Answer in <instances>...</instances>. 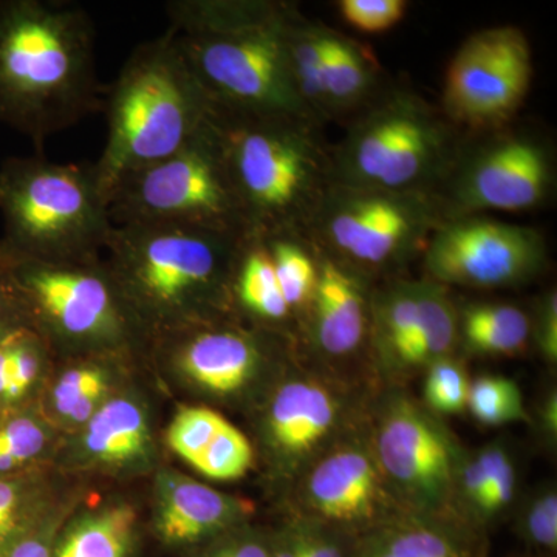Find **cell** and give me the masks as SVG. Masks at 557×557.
I'll use <instances>...</instances> for the list:
<instances>
[{"mask_svg":"<svg viewBox=\"0 0 557 557\" xmlns=\"http://www.w3.org/2000/svg\"><path fill=\"white\" fill-rule=\"evenodd\" d=\"M372 450L388 490L412 512L440 516L456 491L463 457L448 428L426 406L408 397L388 399Z\"/></svg>","mask_w":557,"mask_h":557,"instance_id":"30bf717a","label":"cell"},{"mask_svg":"<svg viewBox=\"0 0 557 557\" xmlns=\"http://www.w3.org/2000/svg\"><path fill=\"white\" fill-rule=\"evenodd\" d=\"M520 533L531 547L555 552L557 547V494L541 491L528 504L520 522Z\"/></svg>","mask_w":557,"mask_h":557,"instance_id":"d590c367","label":"cell"},{"mask_svg":"<svg viewBox=\"0 0 557 557\" xmlns=\"http://www.w3.org/2000/svg\"><path fill=\"white\" fill-rule=\"evenodd\" d=\"M467 408L475 420L490 426L528 420L522 392L507 376L485 375L472 381Z\"/></svg>","mask_w":557,"mask_h":557,"instance_id":"f546056e","label":"cell"},{"mask_svg":"<svg viewBox=\"0 0 557 557\" xmlns=\"http://www.w3.org/2000/svg\"><path fill=\"white\" fill-rule=\"evenodd\" d=\"M39 341L24 325L0 339V398L14 401L32 386L40 368Z\"/></svg>","mask_w":557,"mask_h":557,"instance_id":"f1b7e54d","label":"cell"},{"mask_svg":"<svg viewBox=\"0 0 557 557\" xmlns=\"http://www.w3.org/2000/svg\"><path fill=\"white\" fill-rule=\"evenodd\" d=\"M304 557H348V548L336 530L322 523H300Z\"/></svg>","mask_w":557,"mask_h":557,"instance_id":"ab89813d","label":"cell"},{"mask_svg":"<svg viewBox=\"0 0 557 557\" xmlns=\"http://www.w3.org/2000/svg\"><path fill=\"white\" fill-rule=\"evenodd\" d=\"M252 457L251 443L226 421L193 467L209 479L236 480L247 474Z\"/></svg>","mask_w":557,"mask_h":557,"instance_id":"1f68e13d","label":"cell"},{"mask_svg":"<svg viewBox=\"0 0 557 557\" xmlns=\"http://www.w3.org/2000/svg\"><path fill=\"white\" fill-rule=\"evenodd\" d=\"M469 381L467 370L453 358L440 359L429 366L424 381V406L432 413H457L468 405Z\"/></svg>","mask_w":557,"mask_h":557,"instance_id":"d6a6232c","label":"cell"},{"mask_svg":"<svg viewBox=\"0 0 557 557\" xmlns=\"http://www.w3.org/2000/svg\"><path fill=\"white\" fill-rule=\"evenodd\" d=\"M530 319L518 307L482 304L469 307L458 319V333L472 351L509 355L522 350L530 336Z\"/></svg>","mask_w":557,"mask_h":557,"instance_id":"cb8c5ba5","label":"cell"},{"mask_svg":"<svg viewBox=\"0 0 557 557\" xmlns=\"http://www.w3.org/2000/svg\"><path fill=\"white\" fill-rule=\"evenodd\" d=\"M388 486L372 448L343 445L311 468L306 497L314 522L364 533L388 518ZM394 518V516H392Z\"/></svg>","mask_w":557,"mask_h":557,"instance_id":"4fadbf2b","label":"cell"},{"mask_svg":"<svg viewBox=\"0 0 557 557\" xmlns=\"http://www.w3.org/2000/svg\"><path fill=\"white\" fill-rule=\"evenodd\" d=\"M423 212L399 193L357 189L336 201L327 219L330 240L358 262L381 265L416 242Z\"/></svg>","mask_w":557,"mask_h":557,"instance_id":"5bb4252c","label":"cell"},{"mask_svg":"<svg viewBox=\"0 0 557 557\" xmlns=\"http://www.w3.org/2000/svg\"><path fill=\"white\" fill-rule=\"evenodd\" d=\"M230 276L242 309L267 322L288 318L292 310L278 287L269 249L259 233L248 231L237 240Z\"/></svg>","mask_w":557,"mask_h":557,"instance_id":"44dd1931","label":"cell"},{"mask_svg":"<svg viewBox=\"0 0 557 557\" xmlns=\"http://www.w3.org/2000/svg\"><path fill=\"white\" fill-rule=\"evenodd\" d=\"M106 379L104 370L95 364L67 370L54 387V408L73 423L89 421L108 391Z\"/></svg>","mask_w":557,"mask_h":557,"instance_id":"4dcf8cb0","label":"cell"},{"mask_svg":"<svg viewBox=\"0 0 557 557\" xmlns=\"http://www.w3.org/2000/svg\"><path fill=\"white\" fill-rule=\"evenodd\" d=\"M341 421L335 392L314 379L287 381L271 399L267 428L271 445L288 461L314 456Z\"/></svg>","mask_w":557,"mask_h":557,"instance_id":"2e32d148","label":"cell"},{"mask_svg":"<svg viewBox=\"0 0 557 557\" xmlns=\"http://www.w3.org/2000/svg\"><path fill=\"white\" fill-rule=\"evenodd\" d=\"M271 557H304V542L299 525L281 531L270 539Z\"/></svg>","mask_w":557,"mask_h":557,"instance_id":"f6af8a7d","label":"cell"},{"mask_svg":"<svg viewBox=\"0 0 557 557\" xmlns=\"http://www.w3.org/2000/svg\"><path fill=\"white\" fill-rule=\"evenodd\" d=\"M544 424L547 428L548 432H553L556 434L557 428V401L556 394H553V397L547 399L544 408Z\"/></svg>","mask_w":557,"mask_h":557,"instance_id":"bcb514c9","label":"cell"},{"mask_svg":"<svg viewBox=\"0 0 557 557\" xmlns=\"http://www.w3.org/2000/svg\"><path fill=\"white\" fill-rule=\"evenodd\" d=\"M108 211L113 226H186L228 236L249 231L209 120L174 156L120 180Z\"/></svg>","mask_w":557,"mask_h":557,"instance_id":"52a82bcc","label":"cell"},{"mask_svg":"<svg viewBox=\"0 0 557 557\" xmlns=\"http://www.w3.org/2000/svg\"><path fill=\"white\" fill-rule=\"evenodd\" d=\"M533 76L530 44L518 28L471 36L450 62L445 104L454 119L487 126L511 116L525 100Z\"/></svg>","mask_w":557,"mask_h":557,"instance_id":"8fae6325","label":"cell"},{"mask_svg":"<svg viewBox=\"0 0 557 557\" xmlns=\"http://www.w3.org/2000/svg\"><path fill=\"white\" fill-rule=\"evenodd\" d=\"M251 511V502L219 493L185 475L160 478L157 528L168 544H196L223 536Z\"/></svg>","mask_w":557,"mask_h":557,"instance_id":"e0dca14e","label":"cell"},{"mask_svg":"<svg viewBox=\"0 0 557 557\" xmlns=\"http://www.w3.org/2000/svg\"><path fill=\"white\" fill-rule=\"evenodd\" d=\"M170 30L212 109L302 121L307 110L289 69L285 7L267 2L172 0Z\"/></svg>","mask_w":557,"mask_h":557,"instance_id":"7a4b0ae2","label":"cell"},{"mask_svg":"<svg viewBox=\"0 0 557 557\" xmlns=\"http://www.w3.org/2000/svg\"><path fill=\"white\" fill-rule=\"evenodd\" d=\"M260 236L269 249L278 287L289 310L309 304L318 282V269L313 260L288 236V231Z\"/></svg>","mask_w":557,"mask_h":557,"instance_id":"83f0119b","label":"cell"},{"mask_svg":"<svg viewBox=\"0 0 557 557\" xmlns=\"http://www.w3.org/2000/svg\"><path fill=\"white\" fill-rule=\"evenodd\" d=\"M448 149V129L426 106L395 98L359 121L341 168L355 189L399 193L437 172Z\"/></svg>","mask_w":557,"mask_h":557,"instance_id":"9c48e42d","label":"cell"},{"mask_svg":"<svg viewBox=\"0 0 557 557\" xmlns=\"http://www.w3.org/2000/svg\"><path fill=\"white\" fill-rule=\"evenodd\" d=\"M178 368L194 383L215 395H231L247 386L262 364L259 339L231 327H199L175 347Z\"/></svg>","mask_w":557,"mask_h":557,"instance_id":"ac0fdd59","label":"cell"},{"mask_svg":"<svg viewBox=\"0 0 557 557\" xmlns=\"http://www.w3.org/2000/svg\"><path fill=\"white\" fill-rule=\"evenodd\" d=\"M242 236L186 226L121 225L110 231L104 251L132 314L182 322L209 306L226 284Z\"/></svg>","mask_w":557,"mask_h":557,"instance_id":"5b68a950","label":"cell"},{"mask_svg":"<svg viewBox=\"0 0 557 557\" xmlns=\"http://www.w3.org/2000/svg\"><path fill=\"white\" fill-rule=\"evenodd\" d=\"M102 109L108 143L94 168L108 201L120 180L193 141L207 127L212 104L168 28L132 51L106 87Z\"/></svg>","mask_w":557,"mask_h":557,"instance_id":"3957f363","label":"cell"},{"mask_svg":"<svg viewBox=\"0 0 557 557\" xmlns=\"http://www.w3.org/2000/svg\"><path fill=\"white\" fill-rule=\"evenodd\" d=\"M348 557H478V539L460 523L410 512L366 530Z\"/></svg>","mask_w":557,"mask_h":557,"instance_id":"d6986e66","label":"cell"},{"mask_svg":"<svg viewBox=\"0 0 557 557\" xmlns=\"http://www.w3.org/2000/svg\"><path fill=\"white\" fill-rule=\"evenodd\" d=\"M549 161L545 150L522 137L500 139L472 160L458 185L468 211H525L547 196Z\"/></svg>","mask_w":557,"mask_h":557,"instance_id":"9a60e30c","label":"cell"},{"mask_svg":"<svg viewBox=\"0 0 557 557\" xmlns=\"http://www.w3.org/2000/svg\"><path fill=\"white\" fill-rule=\"evenodd\" d=\"M226 421L211 409H183L172 421L168 442L180 457L194 465Z\"/></svg>","mask_w":557,"mask_h":557,"instance_id":"836d02e7","label":"cell"},{"mask_svg":"<svg viewBox=\"0 0 557 557\" xmlns=\"http://www.w3.org/2000/svg\"><path fill=\"white\" fill-rule=\"evenodd\" d=\"M135 512L112 507L76 523L54 557H127L134 541Z\"/></svg>","mask_w":557,"mask_h":557,"instance_id":"d4e9b609","label":"cell"},{"mask_svg":"<svg viewBox=\"0 0 557 557\" xmlns=\"http://www.w3.org/2000/svg\"><path fill=\"white\" fill-rule=\"evenodd\" d=\"M418 288V324L403 348L395 370L429 368L449 358L458 338V318L448 293L437 282H421Z\"/></svg>","mask_w":557,"mask_h":557,"instance_id":"7402d4cb","label":"cell"},{"mask_svg":"<svg viewBox=\"0 0 557 557\" xmlns=\"http://www.w3.org/2000/svg\"><path fill=\"white\" fill-rule=\"evenodd\" d=\"M2 557H53L49 534L38 533L17 539Z\"/></svg>","mask_w":557,"mask_h":557,"instance_id":"ee69618b","label":"cell"},{"mask_svg":"<svg viewBox=\"0 0 557 557\" xmlns=\"http://www.w3.org/2000/svg\"><path fill=\"white\" fill-rule=\"evenodd\" d=\"M14 307H21L20 299L11 284L5 265L0 260V339L5 338L13 330L22 327L13 324Z\"/></svg>","mask_w":557,"mask_h":557,"instance_id":"7bdbcfd3","label":"cell"},{"mask_svg":"<svg viewBox=\"0 0 557 557\" xmlns=\"http://www.w3.org/2000/svg\"><path fill=\"white\" fill-rule=\"evenodd\" d=\"M95 25L64 0H0V123L36 149L102 110Z\"/></svg>","mask_w":557,"mask_h":557,"instance_id":"6da1fadb","label":"cell"},{"mask_svg":"<svg viewBox=\"0 0 557 557\" xmlns=\"http://www.w3.org/2000/svg\"><path fill=\"white\" fill-rule=\"evenodd\" d=\"M84 445L91 456L109 463L141 457L149 445L145 413L129 399L119 398L106 403L90 418Z\"/></svg>","mask_w":557,"mask_h":557,"instance_id":"603a6c76","label":"cell"},{"mask_svg":"<svg viewBox=\"0 0 557 557\" xmlns=\"http://www.w3.org/2000/svg\"><path fill=\"white\" fill-rule=\"evenodd\" d=\"M545 245L536 231L497 220H458L429 244L426 269L440 284L509 287L541 270Z\"/></svg>","mask_w":557,"mask_h":557,"instance_id":"7c38bea8","label":"cell"},{"mask_svg":"<svg viewBox=\"0 0 557 557\" xmlns=\"http://www.w3.org/2000/svg\"><path fill=\"white\" fill-rule=\"evenodd\" d=\"M516 490V469L512 465L509 454L502 460L497 469L496 478L487 487L485 497H483L482 507L479 509V518L490 519L511 504Z\"/></svg>","mask_w":557,"mask_h":557,"instance_id":"f35d334b","label":"cell"},{"mask_svg":"<svg viewBox=\"0 0 557 557\" xmlns=\"http://www.w3.org/2000/svg\"><path fill=\"white\" fill-rule=\"evenodd\" d=\"M248 230L288 231L306 212L317 188L319 164L300 121L233 115L209 116Z\"/></svg>","mask_w":557,"mask_h":557,"instance_id":"8992f818","label":"cell"},{"mask_svg":"<svg viewBox=\"0 0 557 557\" xmlns=\"http://www.w3.org/2000/svg\"><path fill=\"white\" fill-rule=\"evenodd\" d=\"M322 67L327 104H354L372 84V67L362 51L341 36L322 33Z\"/></svg>","mask_w":557,"mask_h":557,"instance_id":"484cf974","label":"cell"},{"mask_svg":"<svg viewBox=\"0 0 557 557\" xmlns=\"http://www.w3.org/2000/svg\"><path fill=\"white\" fill-rule=\"evenodd\" d=\"M537 346L548 362L557 359V298L556 293H548L542 300L536 327Z\"/></svg>","mask_w":557,"mask_h":557,"instance_id":"60d3db41","label":"cell"},{"mask_svg":"<svg viewBox=\"0 0 557 557\" xmlns=\"http://www.w3.org/2000/svg\"><path fill=\"white\" fill-rule=\"evenodd\" d=\"M21 307L54 335L90 346H116L131 335L134 314L108 267L44 262L0 249Z\"/></svg>","mask_w":557,"mask_h":557,"instance_id":"ba28073f","label":"cell"},{"mask_svg":"<svg viewBox=\"0 0 557 557\" xmlns=\"http://www.w3.org/2000/svg\"><path fill=\"white\" fill-rule=\"evenodd\" d=\"M46 445L44 429L28 417H16L0 426V474L27 463Z\"/></svg>","mask_w":557,"mask_h":557,"instance_id":"e575fe53","label":"cell"},{"mask_svg":"<svg viewBox=\"0 0 557 557\" xmlns=\"http://www.w3.org/2000/svg\"><path fill=\"white\" fill-rule=\"evenodd\" d=\"M0 249L44 262L100 259L113 225L94 164L17 157L0 166Z\"/></svg>","mask_w":557,"mask_h":557,"instance_id":"277c9868","label":"cell"},{"mask_svg":"<svg viewBox=\"0 0 557 557\" xmlns=\"http://www.w3.org/2000/svg\"><path fill=\"white\" fill-rule=\"evenodd\" d=\"M20 487L0 480V557L10 548L9 541L17 527Z\"/></svg>","mask_w":557,"mask_h":557,"instance_id":"b9f144b4","label":"cell"},{"mask_svg":"<svg viewBox=\"0 0 557 557\" xmlns=\"http://www.w3.org/2000/svg\"><path fill=\"white\" fill-rule=\"evenodd\" d=\"M376 343L388 368H397L399 355L412 339L418 324L417 284H403L383 293L373 306Z\"/></svg>","mask_w":557,"mask_h":557,"instance_id":"4316f807","label":"cell"},{"mask_svg":"<svg viewBox=\"0 0 557 557\" xmlns=\"http://www.w3.org/2000/svg\"><path fill=\"white\" fill-rule=\"evenodd\" d=\"M408 3L403 0H343L341 14L351 27L362 33H383L405 16Z\"/></svg>","mask_w":557,"mask_h":557,"instance_id":"8d00e7d4","label":"cell"},{"mask_svg":"<svg viewBox=\"0 0 557 557\" xmlns=\"http://www.w3.org/2000/svg\"><path fill=\"white\" fill-rule=\"evenodd\" d=\"M309 304L313 306L314 339L324 354L341 358L358 350L368 333L369 314L354 274L332 260L322 263Z\"/></svg>","mask_w":557,"mask_h":557,"instance_id":"ffe728a7","label":"cell"},{"mask_svg":"<svg viewBox=\"0 0 557 557\" xmlns=\"http://www.w3.org/2000/svg\"><path fill=\"white\" fill-rule=\"evenodd\" d=\"M201 557H271L270 539L252 531H228Z\"/></svg>","mask_w":557,"mask_h":557,"instance_id":"74e56055","label":"cell"}]
</instances>
